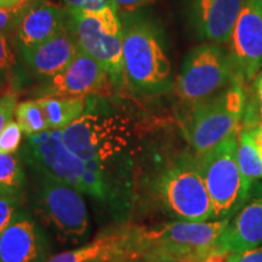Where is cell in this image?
<instances>
[{
    "mask_svg": "<svg viewBox=\"0 0 262 262\" xmlns=\"http://www.w3.org/2000/svg\"><path fill=\"white\" fill-rule=\"evenodd\" d=\"M17 74V60L6 33L0 32V80L16 78Z\"/></svg>",
    "mask_w": 262,
    "mask_h": 262,
    "instance_id": "cell-24",
    "label": "cell"
},
{
    "mask_svg": "<svg viewBox=\"0 0 262 262\" xmlns=\"http://www.w3.org/2000/svg\"><path fill=\"white\" fill-rule=\"evenodd\" d=\"M229 44L237 77L250 83L262 68V0H243Z\"/></svg>",
    "mask_w": 262,
    "mask_h": 262,
    "instance_id": "cell-12",
    "label": "cell"
},
{
    "mask_svg": "<svg viewBox=\"0 0 262 262\" xmlns=\"http://www.w3.org/2000/svg\"><path fill=\"white\" fill-rule=\"evenodd\" d=\"M67 10V29L80 50L107 72L113 89L126 86L123 63V28L113 6L100 10Z\"/></svg>",
    "mask_w": 262,
    "mask_h": 262,
    "instance_id": "cell-5",
    "label": "cell"
},
{
    "mask_svg": "<svg viewBox=\"0 0 262 262\" xmlns=\"http://www.w3.org/2000/svg\"><path fill=\"white\" fill-rule=\"evenodd\" d=\"M32 0H0V9L25 8L31 4Z\"/></svg>",
    "mask_w": 262,
    "mask_h": 262,
    "instance_id": "cell-32",
    "label": "cell"
},
{
    "mask_svg": "<svg viewBox=\"0 0 262 262\" xmlns=\"http://www.w3.org/2000/svg\"><path fill=\"white\" fill-rule=\"evenodd\" d=\"M16 122L27 136L48 130L47 120L37 100L19 102L16 107Z\"/></svg>",
    "mask_w": 262,
    "mask_h": 262,
    "instance_id": "cell-22",
    "label": "cell"
},
{
    "mask_svg": "<svg viewBox=\"0 0 262 262\" xmlns=\"http://www.w3.org/2000/svg\"><path fill=\"white\" fill-rule=\"evenodd\" d=\"M34 179L33 205L39 215L64 241L86 238L90 220L81 192L49 176L34 173Z\"/></svg>",
    "mask_w": 262,
    "mask_h": 262,
    "instance_id": "cell-9",
    "label": "cell"
},
{
    "mask_svg": "<svg viewBox=\"0 0 262 262\" xmlns=\"http://www.w3.org/2000/svg\"><path fill=\"white\" fill-rule=\"evenodd\" d=\"M155 0H112L114 8L117 9L118 12L124 11H134L141 6H145Z\"/></svg>",
    "mask_w": 262,
    "mask_h": 262,
    "instance_id": "cell-31",
    "label": "cell"
},
{
    "mask_svg": "<svg viewBox=\"0 0 262 262\" xmlns=\"http://www.w3.org/2000/svg\"><path fill=\"white\" fill-rule=\"evenodd\" d=\"M229 219L173 221L157 227H140L137 260L173 257L202 262L216 250V243Z\"/></svg>",
    "mask_w": 262,
    "mask_h": 262,
    "instance_id": "cell-4",
    "label": "cell"
},
{
    "mask_svg": "<svg viewBox=\"0 0 262 262\" xmlns=\"http://www.w3.org/2000/svg\"><path fill=\"white\" fill-rule=\"evenodd\" d=\"M79 51L73 35L67 28L40 45L19 50L28 68L41 81H47L71 63Z\"/></svg>",
    "mask_w": 262,
    "mask_h": 262,
    "instance_id": "cell-18",
    "label": "cell"
},
{
    "mask_svg": "<svg viewBox=\"0 0 262 262\" xmlns=\"http://www.w3.org/2000/svg\"><path fill=\"white\" fill-rule=\"evenodd\" d=\"M22 157L34 173L58 180L81 192L85 162L64 145L61 130L48 129L27 136Z\"/></svg>",
    "mask_w": 262,
    "mask_h": 262,
    "instance_id": "cell-10",
    "label": "cell"
},
{
    "mask_svg": "<svg viewBox=\"0 0 262 262\" xmlns=\"http://www.w3.org/2000/svg\"><path fill=\"white\" fill-rule=\"evenodd\" d=\"M243 0H186L191 28L204 41L227 44Z\"/></svg>",
    "mask_w": 262,
    "mask_h": 262,
    "instance_id": "cell-15",
    "label": "cell"
},
{
    "mask_svg": "<svg viewBox=\"0 0 262 262\" xmlns=\"http://www.w3.org/2000/svg\"><path fill=\"white\" fill-rule=\"evenodd\" d=\"M137 262H196V261L182 260V258H173V257H156V258H143V260H139Z\"/></svg>",
    "mask_w": 262,
    "mask_h": 262,
    "instance_id": "cell-33",
    "label": "cell"
},
{
    "mask_svg": "<svg viewBox=\"0 0 262 262\" xmlns=\"http://www.w3.org/2000/svg\"><path fill=\"white\" fill-rule=\"evenodd\" d=\"M238 133L211 149L195 155L215 220L231 219L242 208L250 192L238 165Z\"/></svg>",
    "mask_w": 262,
    "mask_h": 262,
    "instance_id": "cell-7",
    "label": "cell"
},
{
    "mask_svg": "<svg viewBox=\"0 0 262 262\" xmlns=\"http://www.w3.org/2000/svg\"><path fill=\"white\" fill-rule=\"evenodd\" d=\"M237 77L231 52L222 44L204 41L186 55L176 79L178 96L192 104L217 94Z\"/></svg>",
    "mask_w": 262,
    "mask_h": 262,
    "instance_id": "cell-8",
    "label": "cell"
},
{
    "mask_svg": "<svg viewBox=\"0 0 262 262\" xmlns=\"http://www.w3.org/2000/svg\"><path fill=\"white\" fill-rule=\"evenodd\" d=\"M51 245L41 226L29 212L17 209L0 234V262H47Z\"/></svg>",
    "mask_w": 262,
    "mask_h": 262,
    "instance_id": "cell-14",
    "label": "cell"
},
{
    "mask_svg": "<svg viewBox=\"0 0 262 262\" xmlns=\"http://www.w3.org/2000/svg\"><path fill=\"white\" fill-rule=\"evenodd\" d=\"M67 28V10L49 0H32L15 31L18 50L50 40Z\"/></svg>",
    "mask_w": 262,
    "mask_h": 262,
    "instance_id": "cell-17",
    "label": "cell"
},
{
    "mask_svg": "<svg viewBox=\"0 0 262 262\" xmlns=\"http://www.w3.org/2000/svg\"><path fill=\"white\" fill-rule=\"evenodd\" d=\"M237 160L249 188L262 179V156L255 142L254 130L242 127L238 133Z\"/></svg>",
    "mask_w": 262,
    "mask_h": 262,
    "instance_id": "cell-20",
    "label": "cell"
},
{
    "mask_svg": "<svg viewBox=\"0 0 262 262\" xmlns=\"http://www.w3.org/2000/svg\"><path fill=\"white\" fill-rule=\"evenodd\" d=\"M113 90L112 81L102 66L80 50L60 74L41 81L39 97H91L107 96Z\"/></svg>",
    "mask_w": 262,
    "mask_h": 262,
    "instance_id": "cell-11",
    "label": "cell"
},
{
    "mask_svg": "<svg viewBox=\"0 0 262 262\" xmlns=\"http://www.w3.org/2000/svg\"><path fill=\"white\" fill-rule=\"evenodd\" d=\"M123 28L126 86L139 95L165 94L172 88V66L162 26L145 12H118Z\"/></svg>",
    "mask_w": 262,
    "mask_h": 262,
    "instance_id": "cell-1",
    "label": "cell"
},
{
    "mask_svg": "<svg viewBox=\"0 0 262 262\" xmlns=\"http://www.w3.org/2000/svg\"><path fill=\"white\" fill-rule=\"evenodd\" d=\"M243 83L235 77L217 94L187 104L181 117V129L195 155L211 149L241 130L247 106Z\"/></svg>",
    "mask_w": 262,
    "mask_h": 262,
    "instance_id": "cell-3",
    "label": "cell"
},
{
    "mask_svg": "<svg viewBox=\"0 0 262 262\" xmlns=\"http://www.w3.org/2000/svg\"><path fill=\"white\" fill-rule=\"evenodd\" d=\"M27 179L21 162L12 155H0V195L19 199Z\"/></svg>",
    "mask_w": 262,
    "mask_h": 262,
    "instance_id": "cell-21",
    "label": "cell"
},
{
    "mask_svg": "<svg viewBox=\"0 0 262 262\" xmlns=\"http://www.w3.org/2000/svg\"><path fill=\"white\" fill-rule=\"evenodd\" d=\"M226 262H262V245L239 253L229 254Z\"/></svg>",
    "mask_w": 262,
    "mask_h": 262,
    "instance_id": "cell-30",
    "label": "cell"
},
{
    "mask_svg": "<svg viewBox=\"0 0 262 262\" xmlns=\"http://www.w3.org/2000/svg\"><path fill=\"white\" fill-rule=\"evenodd\" d=\"M254 130V136H255V142H256L257 148L260 150L261 156H262V124L258 125L257 127H255Z\"/></svg>",
    "mask_w": 262,
    "mask_h": 262,
    "instance_id": "cell-34",
    "label": "cell"
},
{
    "mask_svg": "<svg viewBox=\"0 0 262 262\" xmlns=\"http://www.w3.org/2000/svg\"><path fill=\"white\" fill-rule=\"evenodd\" d=\"M18 209V199L0 195V234L8 227L12 216Z\"/></svg>",
    "mask_w": 262,
    "mask_h": 262,
    "instance_id": "cell-28",
    "label": "cell"
},
{
    "mask_svg": "<svg viewBox=\"0 0 262 262\" xmlns=\"http://www.w3.org/2000/svg\"><path fill=\"white\" fill-rule=\"evenodd\" d=\"M262 245V183H255L242 208L229 219L216 250L233 254Z\"/></svg>",
    "mask_w": 262,
    "mask_h": 262,
    "instance_id": "cell-16",
    "label": "cell"
},
{
    "mask_svg": "<svg viewBox=\"0 0 262 262\" xmlns=\"http://www.w3.org/2000/svg\"><path fill=\"white\" fill-rule=\"evenodd\" d=\"M66 9L77 10H100L113 6L112 0H61Z\"/></svg>",
    "mask_w": 262,
    "mask_h": 262,
    "instance_id": "cell-29",
    "label": "cell"
},
{
    "mask_svg": "<svg viewBox=\"0 0 262 262\" xmlns=\"http://www.w3.org/2000/svg\"><path fill=\"white\" fill-rule=\"evenodd\" d=\"M139 226L106 228L91 243L64 251L47 262H136Z\"/></svg>",
    "mask_w": 262,
    "mask_h": 262,
    "instance_id": "cell-13",
    "label": "cell"
},
{
    "mask_svg": "<svg viewBox=\"0 0 262 262\" xmlns=\"http://www.w3.org/2000/svg\"><path fill=\"white\" fill-rule=\"evenodd\" d=\"M146 188L153 203L175 220H215L195 156L176 157L147 179Z\"/></svg>",
    "mask_w": 262,
    "mask_h": 262,
    "instance_id": "cell-2",
    "label": "cell"
},
{
    "mask_svg": "<svg viewBox=\"0 0 262 262\" xmlns=\"http://www.w3.org/2000/svg\"><path fill=\"white\" fill-rule=\"evenodd\" d=\"M64 145L84 162H108L131 155L133 133L129 119L94 107L88 97L84 116L61 130Z\"/></svg>",
    "mask_w": 262,
    "mask_h": 262,
    "instance_id": "cell-6",
    "label": "cell"
},
{
    "mask_svg": "<svg viewBox=\"0 0 262 262\" xmlns=\"http://www.w3.org/2000/svg\"><path fill=\"white\" fill-rule=\"evenodd\" d=\"M48 129L62 130L84 116L88 97H39Z\"/></svg>",
    "mask_w": 262,
    "mask_h": 262,
    "instance_id": "cell-19",
    "label": "cell"
},
{
    "mask_svg": "<svg viewBox=\"0 0 262 262\" xmlns=\"http://www.w3.org/2000/svg\"><path fill=\"white\" fill-rule=\"evenodd\" d=\"M22 130L18 123L11 120L0 133V155H14L21 146Z\"/></svg>",
    "mask_w": 262,
    "mask_h": 262,
    "instance_id": "cell-25",
    "label": "cell"
},
{
    "mask_svg": "<svg viewBox=\"0 0 262 262\" xmlns=\"http://www.w3.org/2000/svg\"><path fill=\"white\" fill-rule=\"evenodd\" d=\"M17 104V95L14 93L0 97V133L12 120Z\"/></svg>",
    "mask_w": 262,
    "mask_h": 262,
    "instance_id": "cell-27",
    "label": "cell"
},
{
    "mask_svg": "<svg viewBox=\"0 0 262 262\" xmlns=\"http://www.w3.org/2000/svg\"><path fill=\"white\" fill-rule=\"evenodd\" d=\"M27 6L14 9H0V32L6 33V34L15 32Z\"/></svg>",
    "mask_w": 262,
    "mask_h": 262,
    "instance_id": "cell-26",
    "label": "cell"
},
{
    "mask_svg": "<svg viewBox=\"0 0 262 262\" xmlns=\"http://www.w3.org/2000/svg\"><path fill=\"white\" fill-rule=\"evenodd\" d=\"M262 124V71L253 80L251 96L245 106L243 123L242 126L245 129H255Z\"/></svg>",
    "mask_w": 262,
    "mask_h": 262,
    "instance_id": "cell-23",
    "label": "cell"
}]
</instances>
